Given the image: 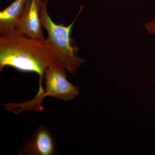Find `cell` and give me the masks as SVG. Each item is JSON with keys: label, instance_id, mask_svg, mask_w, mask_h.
<instances>
[{"label": "cell", "instance_id": "4", "mask_svg": "<svg viewBox=\"0 0 155 155\" xmlns=\"http://www.w3.org/2000/svg\"><path fill=\"white\" fill-rule=\"evenodd\" d=\"M44 0H28L25 9L15 26L17 33L40 41H44L40 11Z\"/></svg>", "mask_w": 155, "mask_h": 155}, {"label": "cell", "instance_id": "8", "mask_svg": "<svg viewBox=\"0 0 155 155\" xmlns=\"http://www.w3.org/2000/svg\"><path fill=\"white\" fill-rule=\"evenodd\" d=\"M153 81H154V83L155 85V76L154 78H153Z\"/></svg>", "mask_w": 155, "mask_h": 155}, {"label": "cell", "instance_id": "2", "mask_svg": "<svg viewBox=\"0 0 155 155\" xmlns=\"http://www.w3.org/2000/svg\"><path fill=\"white\" fill-rule=\"evenodd\" d=\"M48 3V0H44L40 11L42 25L48 34V38L45 39L44 43L53 55L64 66L67 73L75 75L78 67L85 60L77 56L79 48L75 45V40L71 37V33L83 7L81 6L72 23L65 26L63 23L56 24L52 20L47 9Z\"/></svg>", "mask_w": 155, "mask_h": 155}, {"label": "cell", "instance_id": "5", "mask_svg": "<svg viewBox=\"0 0 155 155\" xmlns=\"http://www.w3.org/2000/svg\"><path fill=\"white\" fill-rule=\"evenodd\" d=\"M57 154L55 136L44 125L39 126L25 140L18 153V155Z\"/></svg>", "mask_w": 155, "mask_h": 155}, {"label": "cell", "instance_id": "3", "mask_svg": "<svg viewBox=\"0 0 155 155\" xmlns=\"http://www.w3.org/2000/svg\"><path fill=\"white\" fill-rule=\"evenodd\" d=\"M67 71L64 67L52 66L45 72V87L38 92L32 99L25 102L5 103L2 106L5 110L15 115L30 111H43V100L45 97H54L57 99L68 102L78 96V87L69 82L67 79Z\"/></svg>", "mask_w": 155, "mask_h": 155}, {"label": "cell", "instance_id": "6", "mask_svg": "<svg viewBox=\"0 0 155 155\" xmlns=\"http://www.w3.org/2000/svg\"><path fill=\"white\" fill-rule=\"evenodd\" d=\"M28 0H14L0 12V32L2 34L15 31L17 21L22 15Z\"/></svg>", "mask_w": 155, "mask_h": 155}, {"label": "cell", "instance_id": "1", "mask_svg": "<svg viewBox=\"0 0 155 155\" xmlns=\"http://www.w3.org/2000/svg\"><path fill=\"white\" fill-rule=\"evenodd\" d=\"M43 41L30 38L15 31L1 34L0 71L10 67L22 72L37 73L39 78L38 92L42 91V81L47 69L52 66L64 67Z\"/></svg>", "mask_w": 155, "mask_h": 155}, {"label": "cell", "instance_id": "7", "mask_svg": "<svg viewBox=\"0 0 155 155\" xmlns=\"http://www.w3.org/2000/svg\"><path fill=\"white\" fill-rule=\"evenodd\" d=\"M145 27L148 33L155 34V15L153 20L146 22L145 24Z\"/></svg>", "mask_w": 155, "mask_h": 155}]
</instances>
